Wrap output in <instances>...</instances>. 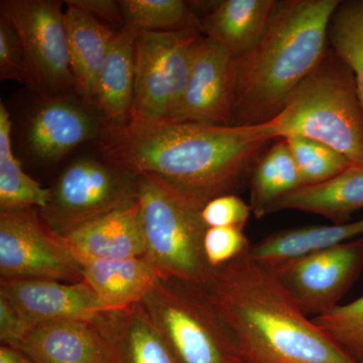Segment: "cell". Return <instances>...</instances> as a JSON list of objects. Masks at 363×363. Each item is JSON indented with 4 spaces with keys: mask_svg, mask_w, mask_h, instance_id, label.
<instances>
[{
    "mask_svg": "<svg viewBox=\"0 0 363 363\" xmlns=\"http://www.w3.org/2000/svg\"><path fill=\"white\" fill-rule=\"evenodd\" d=\"M83 279L96 294L105 311L140 303L161 274L143 255L126 259H78Z\"/></svg>",
    "mask_w": 363,
    "mask_h": 363,
    "instance_id": "18",
    "label": "cell"
},
{
    "mask_svg": "<svg viewBox=\"0 0 363 363\" xmlns=\"http://www.w3.org/2000/svg\"><path fill=\"white\" fill-rule=\"evenodd\" d=\"M76 259H126L145 255L140 203L78 227L65 238Z\"/></svg>",
    "mask_w": 363,
    "mask_h": 363,
    "instance_id": "16",
    "label": "cell"
},
{
    "mask_svg": "<svg viewBox=\"0 0 363 363\" xmlns=\"http://www.w3.org/2000/svg\"><path fill=\"white\" fill-rule=\"evenodd\" d=\"M250 247L243 229L236 227H210L203 243L205 259L212 269L226 266L247 252Z\"/></svg>",
    "mask_w": 363,
    "mask_h": 363,
    "instance_id": "30",
    "label": "cell"
},
{
    "mask_svg": "<svg viewBox=\"0 0 363 363\" xmlns=\"http://www.w3.org/2000/svg\"><path fill=\"white\" fill-rule=\"evenodd\" d=\"M0 279L84 281L65 240L47 225L37 208L0 212Z\"/></svg>",
    "mask_w": 363,
    "mask_h": 363,
    "instance_id": "10",
    "label": "cell"
},
{
    "mask_svg": "<svg viewBox=\"0 0 363 363\" xmlns=\"http://www.w3.org/2000/svg\"><path fill=\"white\" fill-rule=\"evenodd\" d=\"M283 210L319 215L333 224L347 223L351 214L363 210V166L351 164L330 180L296 189L274 203L269 214Z\"/></svg>",
    "mask_w": 363,
    "mask_h": 363,
    "instance_id": "20",
    "label": "cell"
},
{
    "mask_svg": "<svg viewBox=\"0 0 363 363\" xmlns=\"http://www.w3.org/2000/svg\"><path fill=\"white\" fill-rule=\"evenodd\" d=\"M33 328L28 317L9 298L0 295V342L18 348Z\"/></svg>",
    "mask_w": 363,
    "mask_h": 363,
    "instance_id": "33",
    "label": "cell"
},
{
    "mask_svg": "<svg viewBox=\"0 0 363 363\" xmlns=\"http://www.w3.org/2000/svg\"><path fill=\"white\" fill-rule=\"evenodd\" d=\"M0 295L13 303L33 324L67 320L91 321L105 311L85 281L63 283L49 279H0Z\"/></svg>",
    "mask_w": 363,
    "mask_h": 363,
    "instance_id": "13",
    "label": "cell"
},
{
    "mask_svg": "<svg viewBox=\"0 0 363 363\" xmlns=\"http://www.w3.org/2000/svg\"><path fill=\"white\" fill-rule=\"evenodd\" d=\"M102 119L69 99L45 98L30 119L26 143L33 156L54 162L88 140L99 138Z\"/></svg>",
    "mask_w": 363,
    "mask_h": 363,
    "instance_id": "14",
    "label": "cell"
},
{
    "mask_svg": "<svg viewBox=\"0 0 363 363\" xmlns=\"http://www.w3.org/2000/svg\"><path fill=\"white\" fill-rule=\"evenodd\" d=\"M283 140L297 164L303 186L330 180L352 164L340 152L316 140L303 136H289Z\"/></svg>",
    "mask_w": 363,
    "mask_h": 363,
    "instance_id": "28",
    "label": "cell"
},
{
    "mask_svg": "<svg viewBox=\"0 0 363 363\" xmlns=\"http://www.w3.org/2000/svg\"><path fill=\"white\" fill-rule=\"evenodd\" d=\"M104 161L135 175H152L206 205L235 194L276 140L269 123L217 126L160 123L145 126L102 121Z\"/></svg>",
    "mask_w": 363,
    "mask_h": 363,
    "instance_id": "1",
    "label": "cell"
},
{
    "mask_svg": "<svg viewBox=\"0 0 363 363\" xmlns=\"http://www.w3.org/2000/svg\"><path fill=\"white\" fill-rule=\"evenodd\" d=\"M0 363H37L20 348L0 345Z\"/></svg>",
    "mask_w": 363,
    "mask_h": 363,
    "instance_id": "35",
    "label": "cell"
},
{
    "mask_svg": "<svg viewBox=\"0 0 363 363\" xmlns=\"http://www.w3.org/2000/svg\"><path fill=\"white\" fill-rule=\"evenodd\" d=\"M250 250L214 269L206 286L247 362L359 363L306 316L274 269Z\"/></svg>",
    "mask_w": 363,
    "mask_h": 363,
    "instance_id": "2",
    "label": "cell"
},
{
    "mask_svg": "<svg viewBox=\"0 0 363 363\" xmlns=\"http://www.w3.org/2000/svg\"><path fill=\"white\" fill-rule=\"evenodd\" d=\"M276 0H224L201 18V33L233 58L247 54L266 30Z\"/></svg>",
    "mask_w": 363,
    "mask_h": 363,
    "instance_id": "22",
    "label": "cell"
},
{
    "mask_svg": "<svg viewBox=\"0 0 363 363\" xmlns=\"http://www.w3.org/2000/svg\"><path fill=\"white\" fill-rule=\"evenodd\" d=\"M363 236V218L350 223L305 226L269 234L250 247V255L267 266L297 259Z\"/></svg>",
    "mask_w": 363,
    "mask_h": 363,
    "instance_id": "23",
    "label": "cell"
},
{
    "mask_svg": "<svg viewBox=\"0 0 363 363\" xmlns=\"http://www.w3.org/2000/svg\"><path fill=\"white\" fill-rule=\"evenodd\" d=\"M0 80L30 84L28 64L16 28L0 16Z\"/></svg>",
    "mask_w": 363,
    "mask_h": 363,
    "instance_id": "31",
    "label": "cell"
},
{
    "mask_svg": "<svg viewBox=\"0 0 363 363\" xmlns=\"http://www.w3.org/2000/svg\"><path fill=\"white\" fill-rule=\"evenodd\" d=\"M0 16L13 26L20 37L30 89L43 99L67 96L75 89L61 2L2 0Z\"/></svg>",
    "mask_w": 363,
    "mask_h": 363,
    "instance_id": "9",
    "label": "cell"
},
{
    "mask_svg": "<svg viewBox=\"0 0 363 363\" xmlns=\"http://www.w3.org/2000/svg\"><path fill=\"white\" fill-rule=\"evenodd\" d=\"M49 203L40 210L47 225L65 238L78 227L138 200V176L94 157L66 167L50 188Z\"/></svg>",
    "mask_w": 363,
    "mask_h": 363,
    "instance_id": "7",
    "label": "cell"
},
{
    "mask_svg": "<svg viewBox=\"0 0 363 363\" xmlns=\"http://www.w3.org/2000/svg\"><path fill=\"white\" fill-rule=\"evenodd\" d=\"M312 321L347 354L363 362V295L326 314L312 318Z\"/></svg>",
    "mask_w": 363,
    "mask_h": 363,
    "instance_id": "29",
    "label": "cell"
},
{
    "mask_svg": "<svg viewBox=\"0 0 363 363\" xmlns=\"http://www.w3.org/2000/svg\"><path fill=\"white\" fill-rule=\"evenodd\" d=\"M363 363V362H362Z\"/></svg>",
    "mask_w": 363,
    "mask_h": 363,
    "instance_id": "36",
    "label": "cell"
},
{
    "mask_svg": "<svg viewBox=\"0 0 363 363\" xmlns=\"http://www.w3.org/2000/svg\"><path fill=\"white\" fill-rule=\"evenodd\" d=\"M250 205L236 194L215 198L203 207L201 216L205 225L210 227H236L245 229L250 213Z\"/></svg>",
    "mask_w": 363,
    "mask_h": 363,
    "instance_id": "32",
    "label": "cell"
},
{
    "mask_svg": "<svg viewBox=\"0 0 363 363\" xmlns=\"http://www.w3.org/2000/svg\"><path fill=\"white\" fill-rule=\"evenodd\" d=\"M11 130V114L0 101V212L43 209L51 192L23 171L13 154Z\"/></svg>",
    "mask_w": 363,
    "mask_h": 363,
    "instance_id": "25",
    "label": "cell"
},
{
    "mask_svg": "<svg viewBox=\"0 0 363 363\" xmlns=\"http://www.w3.org/2000/svg\"><path fill=\"white\" fill-rule=\"evenodd\" d=\"M272 267L306 316H321L340 305L362 274L363 236Z\"/></svg>",
    "mask_w": 363,
    "mask_h": 363,
    "instance_id": "11",
    "label": "cell"
},
{
    "mask_svg": "<svg viewBox=\"0 0 363 363\" xmlns=\"http://www.w3.org/2000/svg\"><path fill=\"white\" fill-rule=\"evenodd\" d=\"M236 60L222 45L200 35L178 105L164 123L228 126L234 123Z\"/></svg>",
    "mask_w": 363,
    "mask_h": 363,
    "instance_id": "12",
    "label": "cell"
},
{
    "mask_svg": "<svg viewBox=\"0 0 363 363\" xmlns=\"http://www.w3.org/2000/svg\"><path fill=\"white\" fill-rule=\"evenodd\" d=\"M328 40L352 71L363 108V0L340 2L331 18Z\"/></svg>",
    "mask_w": 363,
    "mask_h": 363,
    "instance_id": "27",
    "label": "cell"
},
{
    "mask_svg": "<svg viewBox=\"0 0 363 363\" xmlns=\"http://www.w3.org/2000/svg\"><path fill=\"white\" fill-rule=\"evenodd\" d=\"M125 26L149 32L198 30L201 18L183 0H119Z\"/></svg>",
    "mask_w": 363,
    "mask_h": 363,
    "instance_id": "26",
    "label": "cell"
},
{
    "mask_svg": "<svg viewBox=\"0 0 363 363\" xmlns=\"http://www.w3.org/2000/svg\"><path fill=\"white\" fill-rule=\"evenodd\" d=\"M198 30L157 33L138 30L135 40V96L128 124L164 123L185 89Z\"/></svg>",
    "mask_w": 363,
    "mask_h": 363,
    "instance_id": "8",
    "label": "cell"
},
{
    "mask_svg": "<svg viewBox=\"0 0 363 363\" xmlns=\"http://www.w3.org/2000/svg\"><path fill=\"white\" fill-rule=\"evenodd\" d=\"M180 363H247L205 286L160 278L140 301Z\"/></svg>",
    "mask_w": 363,
    "mask_h": 363,
    "instance_id": "6",
    "label": "cell"
},
{
    "mask_svg": "<svg viewBox=\"0 0 363 363\" xmlns=\"http://www.w3.org/2000/svg\"><path fill=\"white\" fill-rule=\"evenodd\" d=\"M339 0L276 1L255 47L236 60L233 125L278 116L286 99L323 58Z\"/></svg>",
    "mask_w": 363,
    "mask_h": 363,
    "instance_id": "3",
    "label": "cell"
},
{
    "mask_svg": "<svg viewBox=\"0 0 363 363\" xmlns=\"http://www.w3.org/2000/svg\"><path fill=\"white\" fill-rule=\"evenodd\" d=\"M302 186L297 164L286 140L278 138L259 157L250 176V208L253 215L262 218L279 199Z\"/></svg>",
    "mask_w": 363,
    "mask_h": 363,
    "instance_id": "24",
    "label": "cell"
},
{
    "mask_svg": "<svg viewBox=\"0 0 363 363\" xmlns=\"http://www.w3.org/2000/svg\"><path fill=\"white\" fill-rule=\"evenodd\" d=\"M111 343L116 363H180L140 303L93 319Z\"/></svg>",
    "mask_w": 363,
    "mask_h": 363,
    "instance_id": "17",
    "label": "cell"
},
{
    "mask_svg": "<svg viewBox=\"0 0 363 363\" xmlns=\"http://www.w3.org/2000/svg\"><path fill=\"white\" fill-rule=\"evenodd\" d=\"M18 348L37 363H116L111 343L93 320L38 325Z\"/></svg>",
    "mask_w": 363,
    "mask_h": 363,
    "instance_id": "15",
    "label": "cell"
},
{
    "mask_svg": "<svg viewBox=\"0 0 363 363\" xmlns=\"http://www.w3.org/2000/svg\"><path fill=\"white\" fill-rule=\"evenodd\" d=\"M65 23L75 91L92 105L98 75L117 32L72 6H67Z\"/></svg>",
    "mask_w": 363,
    "mask_h": 363,
    "instance_id": "21",
    "label": "cell"
},
{
    "mask_svg": "<svg viewBox=\"0 0 363 363\" xmlns=\"http://www.w3.org/2000/svg\"><path fill=\"white\" fill-rule=\"evenodd\" d=\"M138 32L130 26L117 32L98 75L92 105L104 123L123 124L130 118L135 96Z\"/></svg>",
    "mask_w": 363,
    "mask_h": 363,
    "instance_id": "19",
    "label": "cell"
},
{
    "mask_svg": "<svg viewBox=\"0 0 363 363\" xmlns=\"http://www.w3.org/2000/svg\"><path fill=\"white\" fill-rule=\"evenodd\" d=\"M138 203L145 257L161 278H176L202 286L209 285L214 269L205 259L208 227L196 201L162 179L138 176Z\"/></svg>",
    "mask_w": 363,
    "mask_h": 363,
    "instance_id": "5",
    "label": "cell"
},
{
    "mask_svg": "<svg viewBox=\"0 0 363 363\" xmlns=\"http://www.w3.org/2000/svg\"><path fill=\"white\" fill-rule=\"evenodd\" d=\"M269 123L276 140L310 138L363 166V108L357 83L331 48Z\"/></svg>",
    "mask_w": 363,
    "mask_h": 363,
    "instance_id": "4",
    "label": "cell"
},
{
    "mask_svg": "<svg viewBox=\"0 0 363 363\" xmlns=\"http://www.w3.org/2000/svg\"><path fill=\"white\" fill-rule=\"evenodd\" d=\"M66 6L77 7L97 21H105L113 30H121L125 26L118 1L114 0H68Z\"/></svg>",
    "mask_w": 363,
    "mask_h": 363,
    "instance_id": "34",
    "label": "cell"
}]
</instances>
